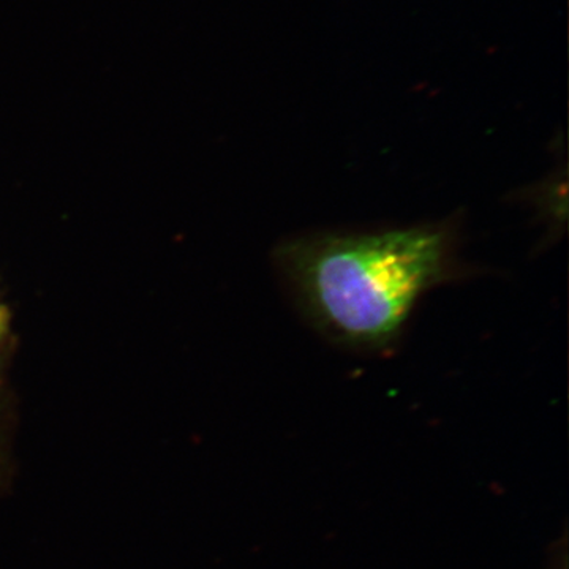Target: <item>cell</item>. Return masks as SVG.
Here are the masks:
<instances>
[{
    "instance_id": "obj_1",
    "label": "cell",
    "mask_w": 569,
    "mask_h": 569,
    "mask_svg": "<svg viewBox=\"0 0 569 569\" xmlns=\"http://www.w3.org/2000/svg\"><path fill=\"white\" fill-rule=\"evenodd\" d=\"M455 244L447 224L313 233L280 242L277 266L321 335L378 351L400 336L419 299L452 276Z\"/></svg>"
},
{
    "instance_id": "obj_2",
    "label": "cell",
    "mask_w": 569,
    "mask_h": 569,
    "mask_svg": "<svg viewBox=\"0 0 569 569\" xmlns=\"http://www.w3.org/2000/svg\"><path fill=\"white\" fill-rule=\"evenodd\" d=\"M3 329H6V313H3V309L0 307V337H2Z\"/></svg>"
}]
</instances>
